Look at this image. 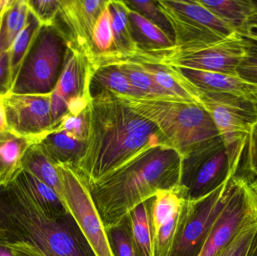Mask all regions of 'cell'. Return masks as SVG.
Instances as JSON below:
<instances>
[{
	"label": "cell",
	"mask_w": 257,
	"mask_h": 256,
	"mask_svg": "<svg viewBox=\"0 0 257 256\" xmlns=\"http://www.w3.org/2000/svg\"><path fill=\"white\" fill-rule=\"evenodd\" d=\"M157 145L166 144L154 123L117 95L102 92L90 101L85 153L75 171L89 186Z\"/></svg>",
	"instance_id": "cell-1"
},
{
	"label": "cell",
	"mask_w": 257,
	"mask_h": 256,
	"mask_svg": "<svg viewBox=\"0 0 257 256\" xmlns=\"http://www.w3.org/2000/svg\"><path fill=\"white\" fill-rule=\"evenodd\" d=\"M181 156L166 145L148 147L121 166L89 185L105 228L121 222L159 192L180 186Z\"/></svg>",
	"instance_id": "cell-2"
},
{
	"label": "cell",
	"mask_w": 257,
	"mask_h": 256,
	"mask_svg": "<svg viewBox=\"0 0 257 256\" xmlns=\"http://www.w3.org/2000/svg\"><path fill=\"white\" fill-rule=\"evenodd\" d=\"M0 238L26 243L42 256H97L72 215L50 219L19 176L0 187Z\"/></svg>",
	"instance_id": "cell-3"
},
{
	"label": "cell",
	"mask_w": 257,
	"mask_h": 256,
	"mask_svg": "<svg viewBox=\"0 0 257 256\" xmlns=\"http://www.w3.org/2000/svg\"><path fill=\"white\" fill-rule=\"evenodd\" d=\"M118 96L154 123L164 137L166 146L175 149L181 156L220 136L209 113L200 104Z\"/></svg>",
	"instance_id": "cell-4"
},
{
	"label": "cell",
	"mask_w": 257,
	"mask_h": 256,
	"mask_svg": "<svg viewBox=\"0 0 257 256\" xmlns=\"http://www.w3.org/2000/svg\"><path fill=\"white\" fill-rule=\"evenodd\" d=\"M68 49L67 40L56 27L42 25L9 93L51 94L63 72Z\"/></svg>",
	"instance_id": "cell-5"
},
{
	"label": "cell",
	"mask_w": 257,
	"mask_h": 256,
	"mask_svg": "<svg viewBox=\"0 0 257 256\" xmlns=\"http://www.w3.org/2000/svg\"><path fill=\"white\" fill-rule=\"evenodd\" d=\"M241 161L229 156L221 137L210 140L181 156L180 189L193 201L204 198L235 175Z\"/></svg>",
	"instance_id": "cell-6"
},
{
	"label": "cell",
	"mask_w": 257,
	"mask_h": 256,
	"mask_svg": "<svg viewBox=\"0 0 257 256\" xmlns=\"http://www.w3.org/2000/svg\"><path fill=\"white\" fill-rule=\"evenodd\" d=\"M232 159L241 161L250 128L257 121V99L198 91Z\"/></svg>",
	"instance_id": "cell-7"
},
{
	"label": "cell",
	"mask_w": 257,
	"mask_h": 256,
	"mask_svg": "<svg viewBox=\"0 0 257 256\" xmlns=\"http://www.w3.org/2000/svg\"><path fill=\"white\" fill-rule=\"evenodd\" d=\"M257 223V195L242 174L230 180L227 201L210 231L199 256H214L244 228Z\"/></svg>",
	"instance_id": "cell-8"
},
{
	"label": "cell",
	"mask_w": 257,
	"mask_h": 256,
	"mask_svg": "<svg viewBox=\"0 0 257 256\" xmlns=\"http://www.w3.org/2000/svg\"><path fill=\"white\" fill-rule=\"evenodd\" d=\"M60 198L97 256H112L105 228L82 176L73 168L57 165Z\"/></svg>",
	"instance_id": "cell-9"
},
{
	"label": "cell",
	"mask_w": 257,
	"mask_h": 256,
	"mask_svg": "<svg viewBox=\"0 0 257 256\" xmlns=\"http://www.w3.org/2000/svg\"><path fill=\"white\" fill-rule=\"evenodd\" d=\"M231 179L204 198L188 201L182 228L169 256L200 255L213 225L227 201Z\"/></svg>",
	"instance_id": "cell-10"
},
{
	"label": "cell",
	"mask_w": 257,
	"mask_h": 256,
	"mask_svg": "<svg viewBox=\"0 0 257 256\" xmlns=\"http://www.w3.org/2000/svg\"><path fill=\"white\" fill-rule=\"evenodd\" d=\"M251 45L249 39L235 32L206 48L193 52L172 54L157 63L238 76L237 68L247 57Z\"/></svg>",
	"instance_id": "cell-11"
},
{
	"label": "cell",
	"mask_w": 257,
	"mask_h": 256,
	"mask_svg": "<svg viewBox=\"0 0 257 256\" xmlns=\"http://www.w3.org/2000/svg\"><path fill=\"white\" fill-rule=\"evenodd\" d=\"M108 0H60V10L52 26L64 36L69 46L79 51L90 64L93 55V29Z\"/></svg>",
	"instance_id": "cell-12"
},
{
	"label": "cell",
	"mask_w": 257,
	"mask_h": 256,
	"mask_svg": "<svg viewBox=\"0 0 257 256\" xmlns=\"http://www.w3.org/2000/svg\"><path fill=\"white\" fill-rule=\"evenodd\" d=\"M9 130L39 142L52 130L51 98L49 95L8 93L3 98Z\"/></svg>",
	"instance_id": "cell-13"
},
{
	"label": "cell",
	"mask_w": 257,
	"mask_h": 256,
	"mask_svg": "<svg viewBox=\"0 0 257 256\" xmlns=\"http://www.w3.org/2000/svg\"><path fill=\"white\" fill-rule=\"evenodd\" d=\"M188 208L180 187L159 192L152 205L153 256H169L179 235Z\"/></svg>",
	"instance_id": "cell-14"
},
{
	"label": "cell",
	"mask_w": 257,
	"mask_h": 256,
	"mask_svg": "<svg viewBox=\"0 0 257 256\" xmlns=\"http://www.w3.org/2000/svg\"><path fill=\"white\" fill-rule=\"evenodd\" d=\"M172 67L197 91L232 95L253 100L257 99L256 87L247 84L239 77L189 68Z\"/></svg>",
	"instance_id": "cell-15"
},
{
	"label": "cell",
	"mask_w": 257,
	"mask_h": 256,
	"mask_svg": "<svg viewBox=\"0 0 257 256\" xmlns=\"http://www.w3.org/2000/svg\"><path fill=\"white\" fill-rule=\"evenodd\" d=\"M90 63L79 51L69 46L64 67L53 94L69 104L71 99L84 97L91 101L89 95Z\"/></svg>",
	"instance_id": "cell-16"
},
{
	"label": "cell",
	"mask_w": 257,
	"mask_h": 256,
	"mask_svg": "<svg viewBox=\"0 0 257 256\" xmlns=\"http://www.w3.org/2000/svg\"><path fill=\"white\" fill-rule=\"evenodd\" d=\"M37 142L10 131L0 132V187H7L16 180L22 172V161L27 149Z\"/></svg>",
	"instance_id": "cell-17"
},
{
	"label": "cell",
	"mask_w": 257,
	"mask_h": 256,
	"mask_svg": "<svg viewBox=\"0 0 257 256\" xmlns=\"http://www.w3.org/2000/svg\"><path fill=\"white\" fill-rule=\"evenodd\" d=\"M39 142L56 166L64 165L77 170L85 153L86 141L63 131L51 130Z\"/></svg>",
	"instance_id": "cell-18"
},
{
	"label": "cell",
	"mask_w": 257,
	"mask_h": 256,
	"mask_svg": "<svg viewBox=\"0 0 257 256\" xmlns=\"http://www.w3.org/2000/svg\"><path fill=\"white\" fill-rule=\"evenodd\" d=\"M102 92H109L123 97L145 99L128 82L124 74L115 64L92 66L89 78V95L90 99Z\"/></svg>",
	"instance_id": "cell-19"
},
{
	"label": "cell",
	"mask_w": 257,
	"mask_h": 256,
	"mask_svg": "<svg viewBox=\"0 0 257 256\" xmlns=\"http://www.w3.org/2000/svg\"><path fill=\"white\" fill-rule=\"evenodd\" d=\"M107 7L111 15L115 54L114 58L106 64H113L122 60L138 58L140 52L133 41L130 32L127 6L124 1L108 0Z\"/></svg>",
	"instance_id": "cell-20"
},
{
	"label": "cell",
	"mask_w": 257,
	"mask_h": 256,
	"mask_svg": "<svg viewBox=\"0 0 257 256\" xmlns=\"http://www.w3.org/2000/svg\"><path fill=\"white\" fill-rule=\"evenodd\" d=\"M133 60L139 62L154 81L168 93L185 102L201 105L199 96L194 89L183 79L172 66L153 62Z\"/></svg>",
	"instance_id": "cell-21"
},
{
	"label": "cell",
	"mask_w": 257,
	"mask_h": 256,
	"mask_svg": "<svg viewBox=\"0 0 257 256\" xmlns=\"http://www.w3.org/2000/svg\"><path fill=\"white\" fill-rule=\"evenodd\" d=\"M198 1L220 19L232 26L237 32L241 31L257 17V6L254 0Z\"/></svg>",
	"instance_id": "cell-22"
},
{
	"label": "cell",
	"mask_w": 257,
	"mask_h": 256,
	"mask_svg": "<svg viewBox=\"0 0 257 256\" xmlns=\"http://www.w3.org/2000/svg\"><path fill=\"white\" fill-rule=\"evenodd\" d=\"M164 3L178 13L214 32L222 39H225L237 32L232 26L220 19L219 17L199 3V1L164 0Z\"/></svg>",
	"instance_id": "cell-23"
},
{
	"label": "cell",
	"mask_w": 257,
	"mask_h": 256,
	"mask_svg": "<svg viewBox=\"0 0 257 256\" xmlns=\"http://www.w3.org/2000/svg\"><path fill=\"white\" fill-rule=\"evenodd\" d=\"M19 177L30 191L39 208L50 219H58L69 213L60 195L51 186L24 170Z\"/></svg>",
	"instance_id": "cell-24"
},
{
	"label": "cell",
	"mask_w": 257,
	"mask_h": 256,
	"mask_svg": "<svg viewBox=\"0 0 257 256\" xmlns=\"http://www.w3.org/2000/svg\"><path fill=\"white\" fill-rule=\"evenodd\" d=\"M154 197L139 204L128 214L139 256H153L152 205Z\"/></svg>",
	"instance_id": "cell-25"
},
{
	"label": "cell",
	"mask_w": 257,
	"mask_h": 256,
	"mask_svg": "<svg viewBox=\"0 0 257 256\" xmlns=\"http://www.w3.org/2000/svg\"><path fill=\"white\" fill-rule=\"evenodd\" d=\"M24 171H28L51 186L60 195L61 184L57 166L48 157L40 143L33 144L27 149L22 161Z\"/></svg>",
	"instance_id": "cell-26"
},
{
	"label": "cell",
	"mask_w": 257,
	"mask_h": 256,
	"mask_svg": "<svg viewBox=\"0 0 257 256\" xmlns=\"http://www.w3.org/2000/svg\"><path fill=\"white\" fill-rule=\"evenodd\" d=\"M113 64L118 66L133 88L142 93L145 99L183 101L162 89L136 60H122Z\"/></svg>",
	"instance_id": "cell-27"
},
{
	"label": "cell",
	"mask_w": 257,
	"mask_h": 256,
	"mask_svg": "<svg viewBox=\"0 0 257 256\" xmlns=\"http://www.w3.org/2000/svg\"><path fill=\"white\" fill-rule=\"evenodd\" d=\"M29 13L27 0H11L0 18V54L9 52L14 41L25 27Z\"/></svg>",
	"instance_id": "cell-28"
},
{
	"label": "cell",
	"mask_w": 257,
	"mask_h": 256,
	"mask_svg": "<svg viewBox=\"0 0 257 256\" xmlns=\"http://www.w3.org/2000/svg\"><path fill=\"white\" fill-rule=\"evenodd\" d=\"M41 27H42V24L40 21L30 9L27 24L14 41L9 52L12 84L18 75L21 63L25 56L27 55Z\"/></svg>",
	"instance_id": "cell-29"
},
{
	"label": "cell",
	"mask_w": 257,
	"mask_h": 256,
	"mask_svg": "<svg viewBox=\"0 0 257 256\" xmlns=\"http://www.w3.org/2000/svg\"><path fill=\"white\" fill-rule=\"evenodd\" d=\"M105 228L112 256H139L128 215L119 223Z\"/></svg>",
	"instance_id": "cell-30"
},
{
	"label": "cell",
	"mask_w": 257,
	"mask_h": 256,
	"mask_svg": "<svg viewBox=\"0 0 257 256\" xmlns=\"http://www.w3.org/2000/svg\"><path fill=\"white\" fill-rule=\"evenodd\" d=\"M125 4L130 10L138 12L153 24L161 30L169 39L175 43V33L164 12L161 10L157 1H137L130 0L124 1Z\"/></svg>",
	"instance_id": "cell-31"
},
{
	"label": "cell",
	"mask_w": 257,
	"mask_h": 256,
	"mask_svg": "<svg viewBox=\"0 0 257 256\" xmlns=\"http://www.w3.org/2000/svg\"><path fill=\"white\" fill-rule=\"evenodd\" d=\"M90 121V105L78 114L67 113L53 127L52 130L63 131L80 141H87Z\"/></svg>",
	"instance_id": "cell-32"
},
{
	"label": "cell",
	"mask_w": 257,
	"mask_h": 256,
	"mask_svg": "<svg viewBox=\"0 0 257 256\" xmlns=\"http://www.w3.org/2000/svg\"><path fill=\"white\" fill-rule=\"evenodd\" d=\"M256 232L257 223L244 228L214 256H247Z\"/></svg>",
	"instance_id": "cell-33"
},
{
	"label": "cell",
	"mask_w": 257,
	"mask_h": 256,
	"mask_svg": "<svg viewBox=\"0 0 257 256\" xmlns=\"http://www.w3.org/2000/svg\"><path fill=\"white\" fill-rule=\"evenodd\" d=\"M30 11L42 25L52 26L60 10V0H27Z\"/></svg>",
	"instance_id": "cell-34"
},
{
	"label": "cell",
	"mask_w": 257,
	"mask_h": 256,
	"mask_svg": "<svg viewBox=\"0 0 257 256\" xmlns=\"http://www.w3.org/2000/svg\"><path fill=\"white\" fill-rule=\"evenodd\" d=\"M243 156V175L248 180L257 177V121L250 128Z\"/></svg>",
	"instance_id": "cell-35"
},
{
	"label": "cell",
	"mask_w": 257,
	"mask_h": 256,
	"mask_svg": "<svg viewBox=\"0 0 257 256\" xmlns=\"http://www.w3.org/2000/svg\"><path fill=\"white\" fill-rule=\"evenodd\" d=\"M237 75L257 88V45L253 42L247 57L237 68Z\"/></svg>",
	"instance_id": "cell-36"
},
{
	"label": "cell",
	"mask_w": 257,
	"mask_h": 256,
	"mask_svg": "<svg viewBox=\"0 0 257 256\" xmlns=\"http://www.w3.org/2000/svg\"><path fill=\"white\" fill-rule=\"evenodd\" d=\"M12 86L9 53L0 54V96L8 94Z\"/></svg>",
	"instance_id": "cell-37"
},
{
	"label": "cell",
	"mask_w": 257,
	"mask_h": 256,
	"mask_svg": "<svg viewBox=\"0 0 257 256\" xmlns=\"http://www.w3.org/2000/svg\"><path fill=\"white\" fill-rule=\"evenodd\" d=\"M3 240V239H2ZM14 251L15 256H42L32 246L24 243H7L3 240Z\"/></svg>",
	"instance_id": "cell-38"
},
{
	"label": "cell",
	"mask_w": 257,
	"mask_h": 256,
	"mask_svg": "<svg viewBox=\"0 0 257 256\" xmlns=\"http://www.w3.org/2000/svg\"><path fill=\"white\" fill-rule=\"evenodd\" d=\"M238 33L257 45V18L250 21Z\"/></svg>",
	"instance_id": "cell-39"
},
{
	"label": "cell",
	"mask_w": 257,
	"mask_h": 256,
	"mask_svg": "<svg viewBox=\"0 0 257 256\" xmlns=\"http://www.w3.org/2000/svg\"><path fill=\"white\" fill-rule=\"evenodd\" d=\"M3 98H4V96H0V132L9 131L7 126V123H6Z\"/></svg>",
	"instance_id": "cell-40"
},
{
	"label": "cell",
	"mask_w": 257,
	"mask_h": 256,
	"mask_svg": "<svg viewBox=\"0 0 257 256\" xmlns=\"http://www.w3.org/2000/svg\"><path fill=\"white\" fill-rule=\"evenodd\" d=\"M0 256H15L13 249L0 238Z\"/></svg>",
	"instance_id": "cell-41"
},
{
	"label": "cell",
	"mask_w": 257,
	"mask_h": 256,
	"mask_svg": "<svg viewBox=\"0 0 257 256\" xmlns=\"http://www.w3.org/2000/svg\"><path fill=\"white\" fill-rule=\"evenodd\" d=\"M247 256H257V232L250 245Z\"/></svg>",
	"instance_id": "cell-42"
},
{
	"label": "cell",
	"mask_w": 257,
	"mask_h": 256,
	"mask_svg": "<svg viewBox=\"0 0 257 256\" xmlns=\"http://www.w3.org/2000/svg\"><path fill=\"white\" fill-rule=\"evenodd\" d=\"M10 2L11 0H0V18H1L2 15L4 13L5 10L9 6Z\"/></svg>",
	"instance_id": "cell-43"
},
{
	"label": "cell",
	"mask_w": 257,
	"mask_h": 256,
	"mask_svg": "<svg viewBox=\"0 0 257 256\" xmlns=\"http://www.w3.org/2000/svg\"><path fill=\"white\" fill-rule=\"evenodd\" d=\"M249 182H250V187L254 191L255 193L257 195V177L250 179V180H249Z\"/></svg>",
	"instance_id": "cell-44"
},
{
	"label": "cell",
	"mask_w": 257,
	"mask_h": 256,
	"mask_svg": "<svg viewBox=\"0 0 257 256\" xmlns=\"http://www.w3.org/2000/svg\"><path fill=\"white\" fill-rule=\"evenodd\" d=\"M255 3H256V6H257V0H254Z\"/></svg>",
	"instance_id": "cell-45"
},
{
	"label": "cell",
	"mask_w": 257,
	"mask_h": 256,
	"mask_svg": "<svg viewBox=\"0 0 257 256\" xmlns=\"http://www.w3.org/2000/svg\"><path fill=\"white\" fill-rule=\"evenodd\" d=\"M256 93H257V90H256Z\"/></svg>",
	"instance_id": "cell-46"
},
{
	"label": "cell",
	"mask_w": 257,
	"mask_h": 256,
	"mask_svg": "<svg viewBox=\"0 0 257 256\" xmlns=\"http://www.w3.org/2000/svg\"><path fill=\"white\" fill-rule=\"evenodd\" d=\"M256 94L257 95V93H256Z\"/></svg>",
	"instance_id": "cell-47"
},
{
	"label": "cell",
	"mask_w": 257,
	"mask_h": 256,
	"mask_svg": "<svg viewBox=\"0 0 257 256\" xmlns=\"http://www.w3.org/2000/svg\"><path fill=\"white\" fill-rule=\"evenodd\" d=\"M256 96H257V95H256Z\"/></svg>",
	"instance_id": "cell-48"
}]
</instances>
